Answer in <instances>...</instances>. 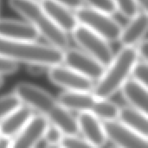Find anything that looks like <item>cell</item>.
<instances>
[{
    "instance_id": "cell-11",
    "label": "cell",
    "mask_w": 148,
    "mask_h": 148,
    "mask_svg": "<svg viewBox=\"0 0 148 148\" xmlns=\"http://www.w3.org/2000/svg\"><path fill=\"white\" fill-rule=\"evenodd\" d=\"M79 134L82 138L96 146L103 147L108 142V138L104 127V124L91 113H82L76 116Z\"/></svg>"
},
{
    "instance_id": "cell-18",
    "label": "cell",
    "mask_w": 148,
    "mask_h": 148,
    "mask_svg": "<svg viewBox=\"0 0 148 148\" xmlns=\"http://www.w3.org/2000/svg\"><path fill=\"white\" fill-rule=\"evenodd\" d=\"M118 121L127 129L148 138V116L129 105L121 107Z\"/></svg>"
},
{
    "instance_id": "cell-10",
    "label": "cell",
    "mask_w": 148,
    "mask_h": 148,
    "mask_svg": "<svg viewBox=\"0 0 148 148\" xmlns=\"http://www.w3.org/2000/svg\"><path fill=\"white\" fill-rule=\"evenodd\" d=\"M108 141L117 148H148V138L136 134L119 121L103 123Z\"/></svg>"
},
{
    "instance_id": "cell-16",
    "label": "cell",
    "mask_w": 148,
    "mask_h": 148,
    "mask_svg": "<svg viewBox=\"0 0 148 148\" xmlns=\"http://www.w3.org/2000/svg\"><path fill=\"white\" fill-rule=\"evenodd\" d=\"M57 98L69 112L77 114L91 113L97 101V97L92 92L64 91Z\"/></svg>"
},
{
    "instance_id": "cell-26",
    "label": "cell",
    "mask_w": 148,
    "mask_h": 148,
    "mask_svg": "<svg viewBox=\"0 0 148 148\" xmlns=\"http://www.w3.org/2000/svg\"><path fill=\"white\" fill-rule=\"evenodd\" d=\"M17 69H18V66L16 63L0 57V75L1 76L14 74L16 72Z\"/></svg>"
},
{
    "instance_id": "cell-24",
    "label": "cell",
    "mask_w": 148,
    "mask_h": 148,
    "mask_svg": "<svg viewBox=\"0 0 148 148\" xmlns=\"http://www.w3.org/2000/svg\"><path fill=\"white\" fill-rule=\"evenodd\" d=\"M64 134L61 129H59L57 127L49 124L46 134L44 135L43 140L46 142L47 146H54V145H60L62 142V140L64 137Z\"/></svg>"
},
{
    "instance_id": "cell-4",
    "label": "cell",
    "mask_w": 148,
    "mask_h": 148,
    "mask_svg": "<svg viewBox=\"0 0 148 148\" xmlns=\"http://www.w3.org/2000/svg\"><path fill=\"white\" fill-rule=\"evenodd\" d=\"M9 3L12 10L37 30L48 44L63 51L69 48V34L51 20L38 0H9Z\"/></svg>"
},
{
    "instance_id": "cell-12",
    "label": "cell",
    "mask_w": 148,
    "mask_h": 148,
    "mask_svg": "<svg viewBox=\"0 0 148 148\" xmlns=\"http://www.w3.org/2000/svg\"><path fill=\"white\" fill-rule=\"evenodd\" d=\"M148 34V16L139 11L135 16L128 19V22L122 25L119 42L121 47L136 48Z\"/></svg>"
},
{
    "instance_id": "cell-13",
    "label": "cell",
    "mask_w": 148,
    "mask_h": 148,
    "mask_svg": "<svg viewBox=\"0 0 148 148\" xmlns=\"http://www.w3.org/2000/svg\"><path fill=\"white\" fill-rule=\"evenodd\" d=\"M51 20L64 32L71 34L80 24L75 12L54 0H38Z\"/></svg>"
},
{
    "instance_id": "cell-15",
    "label": "cell",
    "mask_w": 148,
    "mask_h": 148,
    "mask_svg": "<svg viewBox=\"0 0 148 148\" xmlns=\"http://www.w3.org/2000/svg\"><path fill=\"white\" fill-rule=\"evenodd\" d=\"M0 36L25 42H37V30L26 21L0 18Z\"/></svg>"
},
{
    "instance_id": "cell-6",
    "label": "cell",
    "mask_w": 148,
    "mask_h": 148,
    "mask_svg": "<svg viewBox=\"0 0 148 148\" xmlns=\"http://www.w3.org/2000/svg\"><path fill=\"white\" fill-rule=\"evenodd\" d=\"M71 36L80 49L96 59L103 66L107 67L114 57L115 54L110 42L85 26L79 24Z\"/></svg>"
},
{
    "instance_id": "cell-21",
    "label": "cell",
    "mask_w": 148,
    "mask_h": 148,
    "mask_svg": "<svg viewBox=\"0 0 148 148\" xmlns=\"http://www.w3.org/2000/svg\"><path fill=\"white\" fill-rule=\"evenodd\" d=\"M114 2L117 8V12L127 19L133 17L140 11L136 0H114Z\"/></svg>"
},
{
    "instance_id": "cell-29",
    "label": "cell",
    "mask_w": 148,
    "mask_h": 148,
    "mask_svg": "<svg viewBox=\"0 0 148 148\" xmlns=\"http://www.w3.org/2000/svg\"><path fill=\"white\" fill-rule=\"evenodd\" d=\"M140 11L148 16V0H136Z\"/></svg>"
},
{
    "instance_id": "cell-30",
    "label": "cell",
    "mask_w": 148,
    "mask_h": 148,
    "mask_svg": "<svg viewBox=\"0 0 148 148\" xmlns=\"http://www.w3.org/2000/svg\"><path fill=\"white\" fill-rule=\"evenodd\" d=\"M10 142H11L10 139L0 136V148H10Z\"/></svg>"
},
{
    "instance_id": "cell-2",
    "label": "cell",
    "mask_w": 148,
    "mask_h": 148,
    "mask_svg": "<svg viewBox=\"0 0 148 148\" xmlns=\"http://www.w3.org/2000/svg\"><path fill=\"white\" fill-rule=\"evenodd\" d=\"M0 57L16 64L50 68L63 62V50L38 42H25L0 36Z\"/></svg>"
},
{
    "instance_id": "cell-31",
    "label": "cell",
    "mask_w": 148,
    "mask_h": 148,
    "mask_svg": "<svg viewBox=\"0 0 148 148\" xmlns=\"http://www.w3.org/2000/svg\"><path fill=\"white\" fill-rule=\"evenodd\" d=\"M46 148H63L61 145H54V146H47Z\"/></svg>"
},
{
    "instance_id": "cell-9",
    "label": "cell",
    "mask_w": 148,
    "mask_h": 148,
    "mask_svg": "<svg viewBox=\"0 0 148 148\" xmlns=\"http://www.w3.org/2000/svg\"><path fill=\"white\" fill-rule=\"evenodd\" d=\"M49 126V122L44 117L35 114L26 127L11 140L10 148H36L43 140Z\"/></svg>"
},
{
    "instance_id": "cell-23",
    "label": "cell",
    "mask_w": 148,
    "mask_h": 148,
    "mask_svg": "<svg viewBox=\"0 0 148 148\" xmlns=\"http://www.w3.org/2000/svg\"><path fill=\"white\" fill-rule=\"evenodd\" d=\"M60 145L63 148H99L78 134L64 135Z\"/></svg>"
},
{
    "instance_id": "cell-22",
    "label": "cell",
    "mask_w": 148,
    "mask_h": 148,
    "mask_svg": "<svg viewBox=\"0 0 148 148\" xmlns=\"http://www.w3.org/2000/svg\"><path fill=\"white\" fill-rule=\"evenodd\" d=\"M85 5L100 12L114 16L117 12V8L114 0H84Z\"/></svg>"
},
{
    "instance_id": "cell-34",
    "label": "cell",
    "mask_w": 148,
    "mask_h": 148,
    "mask_svg": "<svg viewBox=\"0 0 148 148\" xmlns=\"http://www.w3.org/2000/svg\"><path fill=\"white\" fill-rule=\"evenodd\" d=\"M111 148H117V147H111Z\"/></svg>"
},
{
    "instance_id": "cell-20",
    "label": "cell",
    "mask_w": 148,
    "mask_h": 148,
    "mask_svg": "<svg viewBox=\"0 0 148 148\" xmlns=\"http://www.w3.org/2000/svg\"><path fill=\"white\" fill-rule=\"evenodd\" d=\"M21 105V101L14 93L0 96V122Z\"/></svg>"
},
{
    "instance_id": "cell-5",
    "label": "cell",
    "mask_w": 148,
    "mask_h": 148,
    "mask_svg": "<svg viewBox=\"0 0 148 148\" xmlns=\"http://www.w3.org/2000/svg\"><path fill=\"white\" fill-rule=\"evenodd\" d=\"M75 15L81 25L100 35L109 42L119 41L122 25L114 16L95 10L86 5L76 10Z\"/></svg>"
},
{
    "instance_id": "cell-19",
    "label": "cell",
    "mask_w": 148,
    "mask_h": 148,
    "mask_svg": "<svg viewBox=\"0 0 148 148\" xmlns=\"http://www.w3.org/2000/svg\"><path fill=\"white\" fill-rule=\"evenodd\" d=\"M121 111V106L109 99L97 98L95 105L91 112L96 118L103 123L118 121Z\"/></svg>"
},
{
    "instance_id": "cell-8",
    "label": "cell",
    "mask_w": 148,
    "mask_h": 148,
    "mask_svg": "<svg viewBox=\"0 0 148 148\" xmlns=\"http://www.w3.org/2000/svg\"><path fill=\"white\" fill-rule=\"evenodd\" d=\"M62 63L95 82L101 78L106 68L83 50L72 48L63 51Z\"/></svg>"
},
{
    "instance_id": "cell-17",
    "label": "cell",
    "mask_w": 148,
    "mask_h": 148,
    "mask_svg": "<svg viewBox=\"0 0 148 148\" xmlns=\"http://www.w3.org/2000/svg\"><path fill=\"white\" fill-rule=\"evenodd\" d=\"M128 105L148 116V89L134 78H131L121 90Z\"/></svg>"
},
{
    "instance_id": "cell-27",
    "label": "cell",
    "mask_w": 148,
    "mask_h": 148,
    "mask_svg": "<svg viewBox=\"0 0 148 148\" xmlns=\"http://www.w3.org/2000/svg\"><path fill=\"white\" fill-rule=\"evenodd\" d=\"M54 1L69 8V10H71L75 12L85 6L84 0H54Z\"/></svg>"
},
{
    "instance_id": "cell-7",
    "label": "cell",
    "mask_w": 148,
    "mask_h": 148,
    "mask_svg": "<svg viewBox=\"0 0 148 148\" xmlns=\"http://www.w3.org/2000/svg\"><path fill=\"white\" fill-rule=\"evenodd\" d=\"M49 81L64 91L92 92L95 82L81 75L63 63L48 69Z\"/></svg>"
},
{
    "instance_id": "cell-32",
    "label": "cell",
    "mask_w": 148,
    "mask_h": 148,
    "mask_svg": "<svg viewBox=\"0 0 148 148\" xmlns=\"http://www.w3.org/2000/svg\"><path fill=\"white\" fill-rule=\"evenodd\" d=\"M3 76L0 75V87L3 85Z\"/></svg>"
},
{
    "instance_id": "cell-25",
    "label": "cell",
    "mask_w": 148,
    "mask_h": 148,
    "mask_svg": "<svg viewBox=\"0 0 148 148\" xmlns=\"http://www.w3.org/2000/svg\"><path fill=\"white\" fill-rule=\"evenodd\" d=\"M133 78L148 89V64L142 61H139L134 70Z\"/></svg>"
},
{
    "instance_id": "cell-28",
    "label": "cell",
    "mask_w": 148,
    "mask_h": 148,
    "mask_svg": "<svg viewBox=\"0 0 148 148\" xmlns=\"http://www.w3.org/2000/svg\"><path fill=\"white\" fill-rule=\"evenodd\" d=\"M137 52L139 55L140 59L142 60V62L148 64V38L143 40L137 47Z\"/></svg>"
},
{
    "instance_id": "cell-1",
    "label": "cell",
    "mask_w": 148,
    "mask_h": 148,
    "mask_svg": "<svg viewBox=\"0 0 148 148\" xmlns=\"http://www.w3.org/2000/svg\"><path fill=\"white\" fill-rule=\"evenodd\" d=\"M13 93L22 104L44 117L49 124L57 127L65 135L79 134L76 117L63 107L58 98L43 88L32 83L20 82L16 85Z\"/></svg>"
},
{
    "instance_id": "cell-14",
    "label": "cell",
    "mask_w": 148,
    "mask_h": 148,
    "mask_svg": "<svg viewBox=\"0 0 148 148\" xmlns=\"http://www.w3.org/2000/svg\"><path fill=\"white\" fill-rule=\"evenodd\" d=\"M35 115L34 111L22 104L0 122V136L12 140L30 121Z\"/></svg>"
},
{
    "instance_id": "cell-33",
    "label": "cell",
    "mask_w": 148,
    "mask_h": 148,
    "mask_svg": "<svg viewBox=\"0 0 148 148\" xmlns=\"http://www.w3.org/2000/svg\"><path fill=\"white\" fill-rule=\"evenodd\" d=\"M0 10H1V0H0Z\"/></svg>"
},
{
    "instance_id": "cell-3",
    "label": "cell",
    "mask_w": 148,
    "mask_h": 148,
    "mask_svg": "<svg viewBox=\"0 0 148 148\" xmlns=\"http://www.w3.org/2000/svg\"><path fill=\"white\" fill-rule=\"evenodd\" d=\"M140 61L137 49L121 47L112 62L105 68L101 78L95 82L92 93L100 99H110L120 92L129 79Z\"/></svg>"
}]
</instances>
